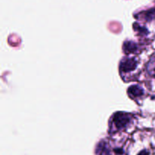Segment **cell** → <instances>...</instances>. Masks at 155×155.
<instances>
[{"instance_id":"cell-6","label":"cell","mask_w":155,"mask_h":155,"mask_svg":"<svg viewBox=\"0 0 155 155\" xmlns=\"http://www.w3.org/2000/svg\"><path fill=\"white\" fill-rule=\"evenodd\" d=\"M144 17L147 21H152V20L155 19V8L145 12Z\"/></svg>"},{"instance_id":"cell-5","label":"cell","mask_w":155,"mask_h":155,"mask_svg":"<svg viewBox=\"0 0 155 155\" xmlns=\"http://www.w3.org/2000/svg\"><path fill=\"white\" fill-rule=\"evenodd\" d=\"M147 71L151 77L155 78V55L153 56L147 65Z\"/></svg>"},{"instance_id":"cell-4","label":"cell","mask_w":155,"mask_h":155,"mask_svg":"<svg viewBox=\"0 0 155 155\" xmlns=\"http://www.w3.org/2000/svg\"><path fill=\"white\" fill-rule=\"evenodd\" d=\"M128 92L130 95H133L134 97H139L143 95V90L138 86H133L130 87Z\"/></svg>"},{"instance_id":"cell-7","label":"cell","mask_w":155,"mask_h":155,"mask_svg":"<svg viewBox=\"0 0 155 155\" xmlns=\"http://www.w3.org/2000/svg\"><path fill=\"white\" fill-rule=\"evenodd\" d=\"M138 155H149V153H148V151H146V150H142V151L139 152V154Z\"/></svg>"},{"instance_id":"cell-3","label":"cell","mask_w":155,"mask_h":155,"mask_svg":"<svg viewBox=\"0 0 155 155\" xmlns=\"http://www.w3.org/2000/svg\"><path fill=\"white\" fill-rule=\"evenodd\" d=\"M124 50L126 54H131L137 50V45L133 42L127 41L124 45Z\"/></svg>"},{"instance_id":"cell-2","label":"cell","mask_w":155,"mask_h":155,"mask_svg":"<svg viewBox=\"0 0 155 155\" xmlns=\"http://www.w3.org/2000/svg\"><path fill=\"white\" fill-rule=\"evenodd\" d=\"M137 62L134 58H124L120 62V70L122 72H130L136 69Z\"/></svg>"},{"instance_id":"cell-1","label":"cell","mask_w":155,"mask_h":155,"mask_svg":"<svg viewBox=\"0 0 155 155\" xmlns=\"http://www.w3.org/2000/svg\"><path fill=\"white\" fill-rule=\"evenodd\" d=\"M113 121L115 127L117 129H122L125 127L130 121V115L123 112H118L114 116Z\"/></svg>"}]
</instances>
